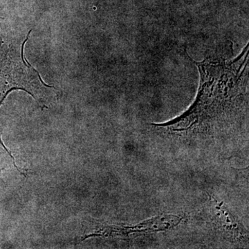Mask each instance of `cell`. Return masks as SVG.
<instances>
[{
    "mask_svg": "<svg viewBox=\"0 0 249 249\" xmlns=\"http://www.w3.org/2000/svg\"><path fill=\"white\" fill-rule=\"evenodd\" d=\"M200 73L196 101L181 116L152 126L170 134L208 132L230 122L246 106L248 98L249 46L234 59L212 54L203 61L192 60Z\"/></svg>",
    "mask_w": 249,
    "mask_h": 249,
    "instance_id": "6da1fadb",
    "label": "cell"
},
{
    "mask_svg": "<svg viewBox=\"0 0 249 249\" xmlns=\"http://www.w3.org/2000/svg\"><path fill=\"white\" fill-rule=\"evenodd\" d=\"M31 32L20 42H4L0 34V107L8 94L14 90L27 91L40 104L48 102L55 93L54 87L46 84L39 72L24 56V47ZM1 137L0 127V143L16 167L14 157L5 147Z\"/></svg>",
    "mask_w": 249,
    "mask_h": 249,
    "instance_id": "7a4b0ae2",
    "label": "cell"
},
{
    "mask_svg": "<svg viewBox=\"0 0 249 249\" xmlns=\"http://www.w3.org/2000/svg\"><path fill=\"white\" fill-rule=\"evenodd\" d=\"M183 217L175 214H162L146 220L142 221L135 225L123 227H107L105 231L109 234L124 236L141 235L166 231L178 227L182 222Z\"/></svg>",
    "mask_w": 249,
    "mask_h": 249,
    "instance_id": "3957f363",
    "label": "cell"
},
{
    "mask_svg": "<svg viewBox=\"0 0 249 249\" xmlns=\"http://www.w3.org/2000/svg\"><path fill=\"white\" fill-rule=\"evenodd\" d=\"M209 196L211 212L219 227L236 240H242L247 238L248 233L245 227L227 206L222 201H218L214 196L210 195Z\"/></svg>",
    "mask_w": 249,
    "mask_h": 249,
    "instance_id": "277c9868",
    "label": "cell"
}]
</instances>
